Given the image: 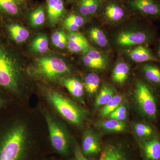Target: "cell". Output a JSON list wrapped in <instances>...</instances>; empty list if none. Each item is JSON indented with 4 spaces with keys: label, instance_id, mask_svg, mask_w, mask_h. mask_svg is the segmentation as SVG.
<instances>
[{
    "label": "cell",
    "instance_id": "cell-1",
    "mask_svg": "<svg viewBox=\"0 0 160 160\" xmlns=\"http://www.w3.org/2000/svg\"><path fill=\"white\" fill-rule=\"evenodd\" d=\"M0 36V88L13 94L20 90L21 66L16 52Z\"/></svg>",
    "mask_w": 160,
    "mask_h": 160
},
{
    "label": "cell",
    "instance_id": "cell-2",
    "mask_svg": "<svg viewBox=\"0 0 160 160\" xmlns=\"http://www.w3.org/2000/svg\"><path fill=\"white\" fill-rule=\"evenodd\" d=\"M28 139L23 123L16 122L9 126L0 136V160H24Z\"/></svg>",
    "mask_w": 160,
    "mask_h": 160
},
{
    "label": "cell",
    "instance_id": "cell-3",
    "mask_svg": "<svg viewBox=\"0 0 160 160\" xmlns=\"http://www.w3.org/2000/svg\"><path fill=\"white\" fill-rule=\"evenodd\" d=\"M158 88L146 81L139 80L134 92L137 103L143 116L154 126L160 120V95Z\"/></svg>",
    "mask_w": 160,
    "mask_h": 160
},
{
    "label": "cell",
    "instance_id": "cell-4",
    "mask_svg": "<svg viewBox=\"0 0 160 160\" xmlns=\"http://www.w3.org/2000/svg\"><path fill=\"white\" fill-rule=\"evenodd\" d=\"M30 72L35 77L54 81L68 74L70 72V69L61 58L48 56L36 60Z\"/></svg>",
    "mask_w": 160,
    "mask_h": 160
},
{
    "label": "cell",
    "instance_id": "cell-5",
    "mask_svg": "<svg viewBox=\"0 0 160 160\" xmlns=\"http://www.w3.org/2000/svg\"><path fill=\"white\" fill-rule=\"evenodd\" d=\"M46 96L49 103L65 119L77 126L82 124L84 112L71 100L52 89L46 91Z\"/></svg>",
    "mask_w": 160,
    "mask_h": 160
},
{
    "label": "cell",
    "instance_id": "cell-6",
    "mask_svg": "<svg viewBox=\"0 0 160 160\" xmlns=\"http://www.w3.org/2000/svg\"><path fill=\"white\" fill-rule=\"evenodd\" d=\"M157 34L151 28L136 30H127L120 32L116 38V42L121 47L148 45L154 42Z\"/></svg>",
    "mask_w": 160,
    "mask_h": 160
},
{
    "label": "cell",
    "instance_id": "cell-7",
    "mask_svg": "<svg viewBox=\"0 0 160 160\" xmlns=\"http://www.w3.org/2000/svg\"><path fill=\"white\" fill-rule=\"evenodd\" d=\"M49 138L54 149L61 154H68L69 150V138L62 125L48 112L45 113Z\"/></svg>",
    "mask_w": 160,
    "mask_h": 160
},
{
    "label": "cell",
    "instance_id": "cell-8",
    "mask_svg": "<svg viewBox=\"0 0 160 160\" xmlns=\"http://www.w3.org/2000/svg\"><path fill=\"white\" fill-rule=\"evenodd\" d=\"M122 2L128 11L149 19L160 20V0H125Z\"/></svg>",
    "mask_w": 160,
    "mask_h": 160
},
{
    "label": "cell",
    "instance_id": "cell-9",
    "mask_svg": "<svg viewBox=\"0 0 160 160\" xmlns=\"http://www.w3.org/2000/svg\"><path fill=\"white\" fill-rule=\"evenodd\" d=\"M128 11L122 0H104L99 14L107 22L116 23L126 18Z\"/></svg>",
    "mask_w": 160,
    "mask_h": 160
},
{
    "label": "cell",
    "instance_id": "cell-10",
    "mask_svg": "<svg viewBox=\"0 0 160 160\" xmlns=\"http://www.w3.org/2000/svg\"><path fill=\"white\" fill-rule=\"evenodd\" d=\"M1 26L6 37L15 44H19L26 41L29 36L28 29L10 18L0 17Z\"/></svg>",
    "mask_w": 160,
    "mask_h": 160
},
{
    "label": "cell",
    "instance_id": "cell-11",
    "mask_svg": "<svg viewBox=\"0 0 160 160\" xmlns=\"http://www.w3.org/2000/svg\"><path fill=\"white\" fill-rule=\"evenodd\" d=\"M104 0H77L76 1V12L84 17H89L99 14Z\"/></svg>",
    "mask_w": 160,
    "mask_h": 160
},
{
    "label": "cell",
    "instance_id": "cell-12",
    "mask_svg": "<svg viewBox=\"0 0 160 160\" xmlns=\"http://www.w3.org/2000/svg\"><path fill=\"white\" fill-rule=\"evenodd\" d=\"M47 13L48 22L50 26H55L59 22L66 14L63 0H48Z\"/></svg>",
    "mask_w": 160,
    "mask_h": 160
},
{
    "label": "cell",
    "instance_id": "cell-13",
    "mask_svg": "<svg viewBox=\"0 0 160 160\" xmlns=\"http://www.w3.org/2000/svg\"><path fill=\"white\" fill-rule=\"evenodd\" d=\"M141 147L146 160H160V135L142 140Z\"/></svg>",
    "mask_w": 160,
    "mask_h": 160
},
{
    "label": "cell",
    "instance_id": "cell-14",
    "mask_svg": "<svg viewBox=\"0 0 160 160\" xmlns=\"http://www.w3.org/2000/svg\"><path fill=\"white\" fill-rule=\"evenodd\" d=\"M129 58L133 62L138 63L156 62L159 63L156 54L147 45L137 46L128 52Z\"/></svg>",
    "mask_w": 160,
    "mask_h": 160
},
{
    "label": "cell",
    "instance_id": "cell-15",
    "mask_svg": "<svg viewBox=\"0 0 160 160\" xmlns=\"http://www.w3.org/2000/svg\"><path fill=\"white\" fill-rule=\"evenodd\" d=\"M67 47L70 51L75 53H86L90 49L88 40L82 34L78 32H69Z\"/></svg>",
    "mask_w": 160,
    "mask_h": 160
},
{
    "label": "cell",
    "instance_id": "cell-16",
    "mask_svg": "<svg viewBox=\"0 0 160 160\" xmlns=\"http://www.w3.org/2000/svg\"><path fill=\"white\" fill-rule=\"evenodd\" d=\"M98 139L90 130L86 131L83 136L82 150L85 155L90 156L98 153L101 150Z\"/></svg>",
    "mask_w": 160,
    "mask_h": 160
},
{
    "label": "cell",
    "instance_id": "cell-17",
    "mask_svg": "<svg viewBox=\"0 0 160 160\" xmlns=\"http://www.w3.org/2000/svg\"><path fill=\"white\" fill-rule=\"evenodd\" d=\"M156 62L144 63L141 70L146 81L160 88V67Z\"/></svg>",
    "mask_w": 160,
    "mask_h": 160
},
{
    "label": "cell",
    "instance_id": "cell-18",
    "mask_svg": "<svg viewBox=\"0 0 160 160\" xmlns=\"http://www.w3.org/2000/svg\"><path fill=\"white\" fill-rule=\"evenodd\" d=\"M21 9L19 3L15 0H0V17L14 18L19 16Z\"/></svg>",
    "mask_w": 160,
    "mask_h": 160
},
{
    "label": "cell",
    "instance_id": "cell-19",
    "mask_svg": "<svg viewBox=\"0 0 160 160\" xmlns=\"http://www.w3.org/2000/svg\"><path fill=\"white\" fill-rule=\"evenodd\" d=\"M99 160H128L125 151L120 146L110 144L105 147Z\"/></svg>",
    "mask_w": 160,
    "mask_h": 160
},
{
    "label": "cell",
    "instance_id": "cell-20",
    "mask_svg": "<svg viewBox=\"0 0 160 160\" xmlns=\"http://www.w3.org/2000/svg\"><path fill=\"white\" fill-rule=\"evenodd\" d=\"M86 18L77 12H72L65 18L62 23L64 28L69 32H77L86 23Z\"/></svg>",
    "mask_w": 160,
    "mask_h": 160
},
{
    "label": "cell",
    "instance_id": "cell-21",
    "mask_svg": "<svg viewBox=\"0 0 160 160\" xmlns=\"http://www.w3.org/2000/svg\"><path fill=\"white\" fill-rule=\"evenodd\" d=\"M62 84L72 96L78 99L82 97L84 86L79 80L74 78H65Z\"/></svg>",
    "mask_w": 160,
    "mask_h": 160
},
{
    "label": "cell",
    "instance_id": "cell-22",
    "mask_svg": "<svg viewBox=\"0 0 160 160\" xmlns=\"http://www.w3.org/2000/svg\"><path fill=\"white\" fill-rule=\"evenodd\" d=\"M134 129L136 134L142 140L148 139L159 134L154 125L149 122L138 123Z\"/></svg>",
    "mask_w": 160,
    "mask_h": 160
},
{
    "label": "cell",
    "instance_id": "cell-23",
    "mask_svg": "<svg viewBox=\"0 0 160 160\" xmlns=\"http://www.w3.org/2000/svg\"><path fill=\"white\" fill-rule=\"evenodd\" d=\"M130 71V67L127 63L121 62L115 66L112 72V79L114 82L122 85L126 82Z\"/></svg>",
    "mask_w": 160,
    "mask_h": 160
},
{
    "label": "cell",
    "instance_id": "cell-24",
    "mask_svg": "<svg viewBox=\"0 0 160 160\" xmlns=\"http://www.w3.org/2000/svg\"><path fill=\"white\" fill-rule=\"evenodd\" d=\"M114 96L113 88L108 84H104L96 98L95 102V107L98 108L100 106H105L109 102Z\"/></svg>",
    "mask_w": 160,
    "mask_h": 160
},
{
    "label": "cell",
    "instance_id": "cell-25",
    "mask_svg": "<svg viewBox=\"0 0 160 160\" xmlns=\"http://www.w3.org/2000/svg\"><path fill=\"white\" fill-rule=\"evenodd\" d=\"M48 38L46 34H39L32 41L31 49L35 53L42 54L48 51Z\"/></svg>",
    "mask_w": 160,
    "mask_h": 160
},
{
    "label": "cell",
    "instance_id": "cell-26",
    "mask_svg": "<svg viewBox=\"0 0 160 160\" xmlns=\"http://www.w3.org/2000/svg\"><path fill=\"white\" fill-rule=\"evenodd\" d=\"M29 22L34 28L42 26L46 21V10L44 6L41 5L30 12L29 16Z\"/></svg>",
    "mask_w": 160,
    "mask_h": 160
},
{
    "label": "cell",
    "instance_id": "cell-27",
    "mask_svg": "<svg viewBox=\"0 0 160 160\" xmlns=\"http://www.w3.org/2000/svg\"><path fill=\"white\" fill-rule=\"evenodd\" d=\"M100 79L98 76L93 72L88 73L85 78L84 86L89 94L92 95L98 91L99 87Z\"/></svg>",
    "mask_w": 160,
    "mask_h": 160
},
{
    "label": "cell",
    "instance_id": "cell-28",
    "mask_svg": "<svg viewBox=\"0 0 160 160\" xmlns=\"http://www.w3.org/2000/svg\"><path fill=\"white\" fill-rule=\"evenodd\" d=\"M89 36L92 42L100 47L104 48L108 45V39L106 35L99 28L93 27L89 29Z\"/></svg>",
    "mask_w": 160,
    "mask_h": 160
},
{
    "label": "cell",
    "instance_id": "cell-29",
    "mask_svg": "<svg viewBox=\"0 0 160 160\" xmlns=\"http://www.w3.org/2000/svg\"><path fill=\"white\" fill-rule=\"evenodd\" d=\"M123 97L120 95H116L110 101L104 106L101 109L100 114L102 116L106 117L113 112L118 107L121 106L122 102Z\"/></svg>",
    "mask_w": 160,
    "mask_h": 160
},
{
    "label": "cell",
    "instance_id": "cell-30",
    "mask_svg": "<svg viewBox=\"0 0 160 160\" xmlns=\"http://www.w3.org/2000/svg\"><path fill=\"white\" fill-rule=\"evenodd\" d=\"M103 129L107 131L112 132H121L126 129V123L123 121H118L110 118L106 120L101 124Z\"/></svg>",
    "mask_w": 160,
    "mask_h": 160
},
{
    "label": "cell",
    "instance_id": "cell-31",
    "mask_svg": "<svg viewBox=\"0 0 160 160\" xmlns=\"http://www.w3.org/2000/svg\"><path fill=\"white\" fill-rule=\"evenodd\" d=\"M52 42L53 46L60 49H63L67 46L68 36L62 30H57L52 35Z\"/></svg>",
    "mask_w": 160,
    "mask_h": 160
},
{
    "label": "cell",
    "instance_id": "cell-32",
    "mask_svg": "<svg viewBox=\"0 0 160 160\" xmlns=\"http://www.w3.org/2000/svg\"><path fill=\"white\" fill-rule=\"evenodd\" d=\"M92 59L97 62L99 63L105 68H107L108 64V60L107 57L102 52L95 49L90 48L89 51L85 53Z\"/></svg>",
    "mask_w": 160,
    "mask_h": 160
},
{
    "label": "cell",
    "instance_id": "cell-33",
    "mask_svg": "<svg viewBox=\"0 0 160 160\" xmlns=\"http://www.w3.org/2000/svg\"><path fill=\"white\" fill-rule=\"evenodd\" d=\"M110 118L114 119L118 121H123L127 118V109L124 106H120L109 115Z\"/></svg>",
    "mask_w": 160,
    "mask_h": 160
},
{
    "label": "cell",
    "instance_id": "cell-34",
    "mask_svg": "<svg viewBox=\"0 0 160 160\" xmlns=\"http://www.w3.org/2000/svg\"><path fill=\"white\" fill-rule=\"evenodd\" d=\"M83 62L86 67L94 70H102L106 69L104 66L92 59L85 54L82 58Z\"/></svg>",
    "mask_w": 160,
    "mask_h": 160
},
{
    "label": "cell",
    "instance_id": "cell-35",
    "mask_svg": "<svg viewBox=\"0 0 160 160\" xmlns=\"http://www.w3.org/2000/svg\"><path fill=\"white\" fill-rule=\"evenodd\" d=\"M75 158L74 160H83V157L84 154L82 153L79 147L78 146L76 147L75 149Z\"/></svg>",
    "mask_w": 160,
    "mask_h": 160
},
{
    "label": "cell",
    "instance_id": "cell-36",
    "mask_svg": "<svg viewBox=\"0 0 160 160\" xmlns=\"http://www.w3.org/2000/svg\"><path fill=\"white\" fill-rule=\"evenodd\" d=\"M158 60L160 63V40L158 42L157 45V55H156Z\"/></svg>",
    "mask_w": 160,
    "mask_h": 160
},
{
    "label": "cell",
    "instance_id": "cell-37",
    "mask_svg": "<svg viewBox=\"0 0 160 160\" xmlns=\"http://www.w3.org/2000/svg\"><path fill=\"white\" fill-rule=\"evenodd\" d=\"M3 104V99L1 97V96H0V107L2 106Z\"/></svg>",
    "mask_w": 160,
    "mask_h": 160
},
{
    "label": "cell",
    "instance_id": "cell-38",
    "mask_svg": "<svg viewBox=\"0 0 160 160\" xmlns=\"http://www.w3.org/2000/svg\"><path fill=\"white\" fill-rule=\"evenodd\" d=\"M67 2H76V1H77V0H66Z\"/></svg>",
    "mask_w": 160,
    "mask_h": 160
},
{
    "label": "cell",
    "instance_id": "cell-39",
    "mask_svg": "<svg viewBox=\"0 0 160 160\" xmlns=\"http://www.w3.org/2000/svg\"><path fill=\"white\" fill-rule=\"evenodd\" d=\"M83 160H90L86 158V157H85V156H84V155H83Z\"/></svg>",
    "mask_w": 160,
    "mask_h": 160
},
{
    "label": "cell",
    "instance_id": "cell-40",
    "mask_svg": "<svg viewBox=\"0 0 160 160\" xmlns=\"http://www.w3.org/2000/svg\"><path fill=\"white\" fill-rule=\"evenodd\" d=\"M15 1H16L17 2H20V1H23V0H15Z\"/></svg>",
    "mask_w": 160,
    "mask_h": 160
}]
</instances>
